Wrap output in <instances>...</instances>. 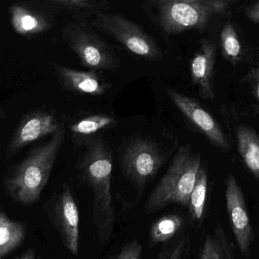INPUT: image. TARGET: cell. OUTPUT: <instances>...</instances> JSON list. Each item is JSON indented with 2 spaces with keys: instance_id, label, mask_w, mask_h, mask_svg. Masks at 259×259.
Returning <instances> with one entry per match:
<instances>
[{
  "instance_id": "4fadbf2b",
  "label": "cell",
  "mask_w": 259,
  "mask_h": 259,
  "mask_svg": "<svg viewBox=\"0 0 259 259\" xmlns=\"http://www.w3.org/2000/svg\"><path fill=\"white\" fill-rule=\"evenodd\" d=\"M49 64L60 85L68 92L102 96L111 88L112 84L106 82L100 72L76 70L55 62H50Z\"/></svg>"
},
{
  "instance_id": "5b68a950",
  "label": "cell",
  "mask_w": 259,
  "mask_h": 259,
  "mask_svg": "<svg viewBox=\"0 0 259 259\" xmlns=\"http://www.w3.org/2000/svg\"><path fill=\"white\" fill-rule=\"evenodd\" d=\"M61 37L86 69L101 72L120 68V59L114 48L89 21L79 19L66 24L61 29Z\"/></svg>"
},
{
  "instance_id": "9c48e42d",
  "label": "cell",
  "mask_w": 259,
  "mask_h": 259,
  "mask_svg": "<svg viewBox=\"0 0 259 259\" xmlns=\"http://www.w3.org/2000/svg\"><path fill=\"white\" fill-rule=\"evenodd\" d=\"M64 128L54 109L41 107L31 110L22 117L13 133L6 150L5 160H11L25 147Z\"/></svg>"
},
{
  "instance_id": "cb8c5ba5",
  "label": "cell",
  "mask_w": 259,
  "mask_h": 259,
  "mask_svg": "<svg viewBox=\"0 0 259 259\" xmlns=\"http://www.w3.org/2000/svg\"><path fill=\"white\" fill-rule=\"evenodd\" d=\"M143 246L138 239H133L122 246L120 251L108 259H142Z\"/></svg>"
},
{
  "instance_id": "484cf974",
  "label": "cell",
  "mask_w": 259,
  "mask_h": 259,
  "mask_svg": "<svg viewBox=\"0 0 259 259\" xmlns=\"http://www.w3.org/2000/svg\"><path fill=\"white\" fill-rule=\"evenodd\" d=\"M245 17L254 25L259 23V0L249 1L242 4L240 7Z\"/></svg>"
},
{
  "instance_id": "ac0fdd59",
  "label": "cell",
  "mask_w": 259,
  "mask_h": 259,
  "mask_svg": "<svg viewBox=\"0 0 259 259\" xmlns=\"http://www.w3.org/2000/svg\"><path fill=\"white\" fill-rule=\"evenodd\" d=\"M28 233L22 221L11 219L0 209V259H4L23 243Z\"/></svg>"
},
{
  "instance_id": "44dd1931",
  "label": "cell",
  "mask_w": 259,
  "mask_h": 259,
  "mask_svg": "<svg viewBox=\"0 0 259 259\" xmlns=\"http://www.w3.org/2000/svg\"><path fill=\"white\" fill-rule=\"evenodd\" d=\"M220 45L223 57L233 67L243 61L244 51L236 27L227 22L220 35Z\"/></svg>"
},
{
  "instance_id": "83f0119b",
  "label": "cell",
  "mask_w": 259,
  "mask_h": 259,
  "mask_svg": "<svg viewBox=\"0 0 259 259\" xmlns=\"http://www.w3.org/2000/svg\"><path fill=\"white\" fill-rule=\"evenodd\" d=\"M7 112L4 110V109L0 107V122H2L7 118Z\"/></svg>"
},
{
  "instance_id": "6da1fadb",
  "label": "cell",
  "mask_w": 259,
  "mask_h": 259,
  "mask_svg": "<svg viewBox=\"0 0 259 259\" xmlns=\"http://www.w3.org/2000/svg\"><path fill=\"white\" fill-rule=\"evenodd\" d=\"M75 165L78 177L93 195L92 221L101 246L108 243L114 231L116 213L112 195L113 154L100 138L92 139Z\"/></svg>"
},
{
  "instance_id": "3957f363",
  "label": "cell",
  "mask_w": 259,
  "mask_h": 259,
  "mask_svg": "<svg viewBox=\"0 0 259 259\" xmlns=\"http://www.w3.org/2000/svg\"><path fill=\"white\" fill-rule=\"evenodd\" d=\"M233 0H149L142 8L148 19L165 35L191 31L204 32L210 21L230 16Z\"/></svg>"
},
{
  "instance_id": "2e32d148",
  "label": "cell",
  "mask_w": 259,
  "mask_h": 259,
  "mask_svg": "<svg viewBox=\"0 0 259 259\" xmlns=\"http://www.w3.org/2000/svg\"><path fill=\"white\" fill-rule=\"evenodd\" d=\"M49 13H65L74 20H88L95 13L106 11L109 3L106 0H46L39 3Z\"/></svg>"
},
{
  "instance_id": "7402d4cb",
  "label": "cell",
  "mask_w": 259,
  "mask_h": 259,
  "mask_svg": "<svg viewBox=\"0 0 259 259\" xmlns=\"http://www.w3.org/2000/svg\"><path fill=\"white\" fill-rule=\"evenodd\" d=\"M191 249L190 236L184 235L164 247L153 259H189Z\"/></svg>"
},
{
  "instance_id": "8992f818",
  "label": "cell",
  "mask_w": 259,
  "mask_h": 259,
  "mask_svg": "<svg viewBox=\"0 0 259 259\" xmlns=\"http://www.w3.org/2000/svg\"><path fill=\"white\" fill-rule=\"evenodd\" d=\"M166 159L160 147L147 138H135L122 147L119 164L125 178L138 192V201L147 185L157 176Z\"/></svg>"
},
{
  "instance_id": "e0dca14e",
  "label": "cell",
  "mask_w": 259,
  "mask_h": 259,
  "mask_svg": "<svg viewBox=\"0 0 259 259\" xmlns=\"http://www.w3.org/2000/svg\"><path fill=\"white\" fill-rule=\"evenodd\" d=\"M237 149L247 169L259 180V138L254 128L245 123L233 125Z\"/></svg>"
},
{
  "instance_id": "ffe728a7",
  "label": "cell",
  "mask_w": 259,
  "mask_h": 259,
  "mask_svg": "<svg viewBox=\"0 0 259 259\" xmlns=\"http://www.w3.org/2000/svg\"><path fill=\"white\" fill-rule=\"evenodd\" d=\"M207 172L205 166L201 165L197 174L193 189L189 197V219L191 222L201 223L205 211L207 193Z\"/></svg>"
},
{
  "instance_id": "d6986e66",
  "label": "cell",
  "mask_w": 259,
  "mask_h": 259,
  "mask_svg": "<svg viewBox=\"0 0 259 259\" xmlns=\"http://www.w3.org/2000/svg\"><path fill=\"white\" fill-rule=\"evenodd\" d=\"M184 224L183 217L177 213L164 215L159 218L150 229L148 235L149 246L169 242L181 232Z\"/></svg>"
},
{
  "instance_id": "9a60e30c",
  "label": "cell",
  "mask_w": 259,
  "mask_h": 259,
  "mask_svg": "<svg viewBox=\"0 0 259 259\" xmlns=\"http://www.w3.org/2000/svg\"><path fill=\"white\" fill-rule=\"evenodd\" d=\"M117 123L116 118L104 113L88 115L74 119L69 125L72 146L75 150L84 148L95 135L101 131L113 128Z\"/></svg>"
},
{
  "instance_id": "d4e9b609",
  "label": "cell",
  "mask_w": 259,
  "mask_h": 259,
  "mask_svg": "<svg viewBox=\"0 0 259 259\" xmlns=\"http://www.w3.org/2000/svg\"><path fill=\"white\" fill-rule=\"evenodd\" d=\"M241 82L248 83L251 89L253 98L259 101V70L257 66L251 67L248 72L241 78Z\"/></svg>"
},
{
  "instance_id": "52a82bcc",
  "label": "cell",
  "mask_w": 259,
  "mask_h": 259,
  "mask_svg": "<svg viewBox=\"0 0 259 259\" xmlns=\"http://www.w3.org/2000/svg\"><path fill=\"white\" fill-rule=\"evenodd\" d=\"M89 23L95 30L110 36L134 55L149 61L163 58V52L157 40L122 15L98 12Z\"/></svg>"
},
{
  "instance_id": "277c9868",
  "label": "cell",
  "mask_w": 259,
  "mask_h": 259,
  "mask_svg": "<svg viewBox=\"0 0 259 259\" xmlns=\"http://www.w3.org/2000/svg\"><path fill=\"white\" fill-rule=\"evenodd\" d=\"M201 165V154L190 145L179 147L164 175L145 201L144 211L156 213L171 204L187 207Z\"/></svg>"
},
{
  "instance_id": "8fae6325",
  "label": "cell",
  "mask_w": 259,
  "mask_h": 259,
  "mask_svg": "<svg viewBox=\"0 0 259 259\" xmlns=\"http://www.w3.org/2000/svg\"><path fill=\"white\" fill-rule=\"evenodd\" d=\"M225 185L226 207L232 231L239 251L245 257H249L254 242V233L245 197L233 174H227Z\"/></svg>"
},
{
  "instance_id": "7a4b0ae2",
  "label": "cell",
  "mask_w": 259,
  "mask_h": 259,
  "mask_svg": "<svg viewBox=\"0 0 259 259\" xmlns=\"http://www.w3.org/2000/svg\"><path fill=\"white\" fill-rule=\"evenodd\" d=\"M66 133L64 128L53 135L10 168L3 180L4 192L10 199L24 207H31L40 200L64 143Z\"/></svg>"
},
{
  "instance_id": "4316f807",
  "label": "cell",
  "mask_w": 259,
  "mask_h": 259,
  "mask_svg": "<svg viewBox=\"0 0 259 259\" xmlns=\"http://www.w3.org/2000/svg\"><path fill=\"white\" fill-rule=\"evenodd\" d=\"M15 259H36V251L33 248H28L27 251Z\"/></svg>"
},
{
  "instance_id": "5bb4252c",
  "label": "cell",
  "mask_w": 259,
  "mask_h": 259,
  "mask_svg": "<svg viewBox=\"0 0 259 259\" xmlns=\"http://www.w3.org/2000/svg\"><path fill=\"white\" fill-rule=\"evenodd\" d=\"M10 21L14 31L22 36L47 32L55 25L54 18L43 7L29 3H16L10 7Z\"/></svg>"
},
{
  "instance_id": "7c38bea8",
  "label": "cell",
  "mask_w": 259,
  "mask_h": 259,
  "mask_svg": "<svg viewBox=\"0 0 259 259\" xmlns=\"http://www.w3.org/2000/svg\"><path fill=\"white\" fill-rule=\"evenodd\" d=\"M216 45L209 38H202L189 63L191 81L203 100L216 98L214 84Z\"/></svg>"
},
{
  "instance_id": "ba28073f",
  "label": "cell",
  "mask_w": 259,
  "mask_h": 259,
  "mask_svg": "<svg viewBox=\"0 0 259 259\" xmlns=\"http://www.w3.org/2000/svg\"><path fill=\"white\" fill-rule=\"evenodd\" d=\"M50 222L58 233L64 248L73 255L79 252L80 216L76 201L68 183L54 192L43 207Z\"/></svg>"
},
{
  "instance_id": "30bf717a",
  "label": "cell",
  "mask_w": 259,
  "mask_h": 259,
  "mask_svg": "<svg viewBox=\"0 0 259 259\" xmlns=\"http://www.w3.org/2000/svg\"><path fill=\"white\" fill-rule=\"evenodd\" d=\"M169 98L191 125L213 147L224 153L231 151L230 139L218 120L196 99L174 90L167 91Z\"/></svg>"
},
{
  "instance_id": "f1b7e54d",
  "label": "cell",
  "mask_w": 259,
  "mask_h": 259,
  "mask_svg": "<svg viewBox=\"0 0 259 259\" xmlns=\"http://www.w3.org/2000/svg\"><path fill=\"white\" fill-rule=\"evenodd\" d=\"M37 259H43V258H42L41 257H40V256H39L38 258H37Z\"/></svg>"
},
{
  "instance_id": "603a6c76",
  "label": "cell",
  "mask_w": 259,
  "mask_h": 259,
  "mask_svg": "<svg viewBox=\"0 0 259 259\" xmlns=\"http://www.w3.org/2000/svg\"><path fill=\"white\" fill-rule=\"evenodd\" d=\"M199 259H226L222 245L214 234L206 235L200 251Z\"/></svg>"
}]
</instances>
